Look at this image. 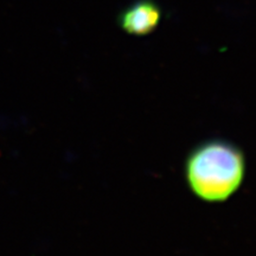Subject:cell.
Masks as SVG:
<instances>
[{"label":"cell","mask_w":256,"mask_h":256,"mask_svg":"<svg viewBox=\"0 0 256 256\" xmlns=\"http://www.w3.org/2000/svg\"><path fill=\"white\" fill-rule=\"evenodd\" d=\"M162 19L159 6L151 0H140L124 10L119 17L121 28L133 36H146L154 31Z\"/></svg>","instance_id":"7a4b0ae2"},{"label":"cell","mask_w":256,"mask_h":256,"mask_svg":"<svg viewBox=\"0 0 256 256\" xmlns=\"http://www.w3.org/2000/svg\"><path fill=\"white\" fill-rule=\"evenodd\" d=\"M246 172L242 151L232 142L214 139L192 150L185 162L191 191L209 203L226 200L241 186Z\"/></svg>","instance_id":"6da1fadb"}]
</instances>
